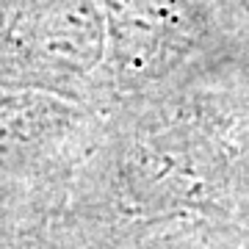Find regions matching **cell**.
Masks as SVG:
<instances>
[{"label":"cell","mask_w":249,"mask_h":249,"mask_svg":"<svg viewBox=\"0 0 249 249\" xmlns=\"http://www.w3.org/2000/svg\"><path fill=\"white\" fill-rule=\"evenodd\" d=\"M75 127V114L58 97L0 86V160L58 142Z\"/></svg>","instance_id":"obj_1"}]
</instances>
